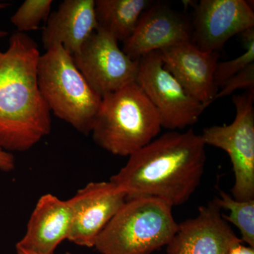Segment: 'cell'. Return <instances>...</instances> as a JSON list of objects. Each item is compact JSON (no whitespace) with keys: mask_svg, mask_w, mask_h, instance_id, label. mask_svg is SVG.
I'll list each match as a JSON object with an SVG mask.
<instances>
[{"mask_svg":"<svg viewBox=\"0 0 254 254\" xmlns=\"http://www.w3.org/2000/svg\"><path fill=\"white\" fill-rule=\"evenodd\" d=\"M204 141L193 129L170 131L128 157L110 182L127 200L153 198L171 207L187 203L204 173Z\"/></svg>","mask_w":254,"mask_h":254,"instance_id":"6da1fadb","label":"cell"},{"mask_svg":"<svg viewBox=\"0 0 254 254\" xmlns=\"http://www.w3.org/2000/svg\"><path fill=\"white\" fill-rule=\"evenodd\" d=\"M0 49V148L31 149L52 129L51 112L38 83L41 53L36 42L16 31Z\"/></svg>","mask_w":254,"mask_h":254,"instance_id":"7a4b0ae2","label":"cell"},{"mask_svg":"<svg viewBox=\"0 0 254 254\" xmlns=\"http://www.w3.org/2000/svg\"><path fill=\"white\" fill-rule=\"evenodd\" d=\"M158 114L136 82L102 97L91 133L98 146L129 157L161 130Z\"/></svg>","mask_w":254,"mask_h":254,"instance_id":"3957f363","label":"cell"},{"mask_svg":"<svg viewBox=\"0 0 254 254\" xmlns=\"http://www.w3.org/2000/svg\"><path fill=\"white\" fill-rule=\"evenodd\" d=\"M38 83L50 112L80 133H91L102 97L88 84L63 46L51 47L41 55Z\"/></svg>","mask_w":254,"mask_h":254,"instance_id":"277c9868","label":"cell"},{"mask_svg":"<svg viewBox=\"0 0 254 254\" xmlns=\"http://www.w3.org/2000/svg\"><path fill=\"white\" fill-rule=\"evenodd\" d=\"M173 207L153 198L127 200L95 241L100 254H152L178 230Z\"/></svg>","mask_w":254,"mask_h":254,"instance_id":"5b68a950","label":"cell"},{"mask_svg":"<svg viewBox=\"0 0 254 254\" xmlns=\"http://www.w3.org/2000/svg\"><path fill=\"white\" fill-rule=\"evenodd\" d=\"M235 120L228 125L212 126L200 136L205 145L225 150L230 156L235 184L232 196L237 200L254 199V91L234 95Z\"/></svg>","mask_w":254,"mask_h":254,"instance_id":"8992f818","label":"cell"},{"mask_svg":"<svg viewBox=\"0 0 254 254\" xmlns=\"http://www.w3.org/2000/svg\"><path fill=\"white\" fill-rule=\"evenodd\" d=\"M136 82L158 113L162 128L176 131L191 126L206 108L165 69L158 51L138 60Z\"/></svg>","mask_w":254,"mask_h":254,"instance_id":"52a82bcc","label":"cell"},{"mask_svg":"<svg viewBox=\"0 0 254 254\" xmlns=\"http://www.w3.org/2000/svg\"><path fill=\"white\" fill-rule=\"evenodd\" d=\"M72 57L88 84L101 97L136 81L138 60L131 59L115 38L99 28Z\"/></svg>","mask_w":254,"mask_h":254,"instance_id":"ba28073f","label":"cell"},{"mask_svg":"<svg viewBox=\"0 0 254 254\" xmlns=\"http://www.w3.org/2000/svg\"><path fill=\"white\" fill-rule=\"evenodd\" d=\"M190 42L218 52L232 37L254 28V12L245 0H201L195 8Z\"/></svg>","mask_w":254,"mask_h":254,"instance_id":"9c48e42d","label":"cell"},{"mask_svg":"<svg viewBox=\"0 0 254 254\" xmlns=\"http://www.w3.org/2000/svg\"><path fill=\"white\" fill-rule=\"evenodd\" d=\"M73 218L68 240L81 247H94L108 222L126 202V195L112 182L88 183L68 199Z\"/></svg>","mask_w":254,"mask_h":254,"instance_id":"30bf717a","label":"cell"},{"mask_svg":"<svg viewBox=\"0 0 254 254\" xmlns=\"http://www.w3.org/2000/svg\"><path fill=\"white\" fill-rule=\"evenodd\" d=\"M242 242L213 200L200 206L196 217L179 224L166 251L167 254H228Z\"/></svg>","mask_w":254,"mask_h":254,"instance_id":"8fae6325","label":"cell"},{"mask_svg":"<svg viewBox=\"0 0 254 254\" xmlns=\"http://www.w3.org/2000/svg\"><path fill=\"white\" fill-rule=\"evenodd\" d=\"M191 23L164 3H152L143 11L124 53L133 60L178 43L190 41Z\"/></svg>","mask_w":254,"mask_h":254,"instance_id":"7c38bea8","label":"cell"},{"mask_svg":"<svg viewBox=\"0 0 254 254\" xmlns=\"http://www.w3.org/2000/svg\"><path fill=\"white\" fill-rule=\"evenodd\" d=\"M158 51L165 69L193 98L205 108L215 100L219 91L214 79L218 63V52L202 51L190 41Z\"/></svg>","mask_w":254,"mask_h":254,"instance_id":"4fadbf2b","label":"cell"},{"mask_svg":"<svg viewBox=\"0 0 254 254\" xmlns=\"http://www.w3.org/2000/svg\"><path fill=\"white\" fill-rule=\"evenodd\" d=\"M72 218L68 200L50 193L42 195L30 217L26 233L16 247L38 254H54L57 247L68 240Z\"/></svg>","mask_w":254,"mask_h":254,"instance_id":"5bb4252c","label":"cell"},{"mask_svg":"<svg viewBox=\"0 0 254 254\" xmlns=\"http://www.w3.org/2000/svg\"><path fill=\"white\" fill-rule=\"evenodd\" d=\"M97 28L94 0H64L47 20L43 46L47 50L60 45L73 56Z\"/></svg>","mask_w":254,"mask_h":254,"instance_id":"9a60e30c","label":"cell"},{"mask_svg":"<svg viewBox=\"0 0 254 254\" xmlns=\"http://www.w3.org/2000/svg\"><path fill=\"white\" fill-rule=\"evenodd\" d=\"M151 2L148 0H96L98 28L124 43L131 36L141 14Z\"/></svg>","mask_w":254,"mask_h":254,"instance_id":"2e32d148","label":"cell"},{"mask_svg":"<svg viewBox=\"0 0 254 254\" xmlns=\"http://www.w3.org/2000/svg\"><path fill=\"white\" fill-rule=\"evenodd\" d=\"M214 201L221 210L229 211V215L222 214V217L238 228L242 242L254 248V199L240 201L234 199L226 192L220 190V196Z\"/></svg>","mask_w":254,"mask_h":254,"instance_id":"e0dca14e","label":"cell"},{"mask_svg":"<svg viewBox=\"0 0 254 254\" xmlns=\"http://www.w3.org/2000/svg\"><path fill=\"white\" fill-rule=\"evenodd\" d=\"M53 2L52 0H26L10 21L19 33L36 31L41 22L47 21L49 18Z\"/></svg>","mask_w":254,"mask_h":254,"instance_id":"ac0fdd59","label":"cell"},{"mask_svg":"<svg viewBox=\"0 0 254 254\" xmlns=\"http://www.w3.org/2000/svg\"><path fill=\"white\" fill-rule=\"evenodd\" d=\"M246 51L235 59L221 62L217 64L214 79L219 90L230 78L254 63V28L242 33Z\"/></svg>","mask_w":254,"mask_h":254,"instance_id":"d6986e66","label":"cell"},{"mask_svg":"<svg viewBox=\"0 0 254 254\" xmlns=\"http://www.w3.org/2000/svg\"><path fill=\"white\" fill-rule=\"evenodd\" d=\"M240 89L254 91V63L230 78L219 90L215 100L228 96Z\"/></svg>","mask_w":254,"mask_h":254,"instance_id":"ffe728a7","label":"cell"},{"mask_svg":"<svg viewBox=\"0 0 254 254\" xmlns=\"http://www.w3.org/2000/svg\"><path fill=\"white\" fill-rule=\"evenodd\" d=\"M16 162L12 153H8L0 148V170L9 173L14 170Z\"/></svg>","mask_w":254,"mask_h":254,"instance_id":"44dd1931","label":"cell"},{"mask_svg":"<svg viewBox=\"0 0 254 254\" xmlns=\"http://www.w3.org/2000/svg\"><path fill=\"white\" fill-rule=\"evenodd\" d=\"M228 254H254V248L250 246H245L242 243L234 246Z\"/></svg>","mask_w":254,"mask_h":254,"instance_id":"7402d4cb","label":"cell"},{"mask_svg":"<svg viewBox=\"0 0 254 254\" xmlns=\"http://www.w3.org/2000/svg\"><path fill=\"white\" fill-rule=\"evenodd\" d=\"M16 254H38L36 253H33V252H30V251L23 250L22 248H20V247H16ZM63 254H72L71 253H69V252H66V253Z\"/></svg>","mask_w":254,"mask_h":254,"instance_id":"603a6c76","label":"cell"},{"mask_svg":"<svg viewBox=\"0 0 254 254\" xmlns=\"http://www.w3.org/2000/svg\"><path fill=\"white\" fill-rule=\"evenodd\" d=\"M8 35H9V33L7 31H4V30H0V39L5 38Z\"/></svg>","mask_w":254,"mask_h":254,"instance_id":"cb8c5ba5","label":"cell"},{"mask_svg":"<svg viewBox=\"0 0 254 254\" xmlns=\"http://www.w3.org/2000/svg\"><path fill=\"white\" fill-rule=\"evenodd\" d=\"M8 6H9V4H6V3L0 1V9H5V8L7 7Z\"/></svg>","mask_w":254,"mask_h":254,"instance_id":"d4e9b609","label":"cell"}]
</instances>
